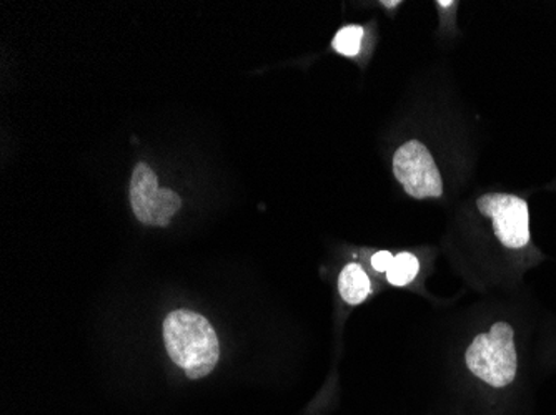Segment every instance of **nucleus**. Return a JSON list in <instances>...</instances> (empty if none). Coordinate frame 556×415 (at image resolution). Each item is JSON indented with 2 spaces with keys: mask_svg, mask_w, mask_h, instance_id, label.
Returning <instances> with one entry per match:
<instances>
[{
  "mask_svg": "<svg viewBox=\"0 0 556 415\" xmlns=\"http://www.w3.org/2000/svg\"><path fill=\"white\" fill-rule=\"evenodd\" d=\"M164 342L172 361L189 379L208 376L220 358L218 337L212 324L187 309L165 317Z\"/></svg>",
  "mask_w": 556,
  "mask_h": 415,
  "instance_id": "obj_1",
  "label": "nucleus"
},
{
  "mask_svg": "<svg viewBox=\"0 0 556 415\" xmlns=\"http://www.w3.org/2000/svg\"><path fill=\"white\" fill-rule=\"evenodd\" d=\"M465 362L470 373L486 386L502 391L517 380L518 351L511 324L500 321L489 333L478 334L468 346Z\"/></svg>",
  "mask_w": 556,
  "mask_h": 415,
  "instance_id": "obj_2",
  "label": "nucleus"
},
{
  "mask_svg": "<svg viewBox=\"0 0 556 415\" xmlns=\"http://www.w3.org/2000/svg\"><path fill=\"white\" fill-rule=\"evenodd\" d=\"M477 206L483 217L492 220L493 233L502 246L511 251L530 246V211L523 198L508 193H486Z\"/></svg>",
  "mask_w": 556,
  "mask_h": 415,
  "instance_id": "obj_3",
  "label": "nucleus"
},
{
  "mask_svg": "<svg viewBox=\"0 0 556 415\" xmlns=\"http://www.w3.org/2000/svg\"><path fill=\"white\" fill-rule=\"evenodd\" d=\"M393 173L412 198H439L443 193L442 174L432 153L418 140L403 143L393 157Z\"/></svg>",
  "mask_w": 556,
  "mask_h": 415,
  "instance_id": "obj_4",
  "label": "nucleus"
},
{
  "mask_svg": "<svg viewBox=\"0 0 556 415\" xmlns=\"http://www.w3.org/2000/svg\"><path fill=\"white\" fill-rule=\"evenodd\" d=\"M130 203L137 220L149 226H167L182 206L177 193L159 189L157 174L146 164L137 165L134 170Z\"/></svg>",
  "mask_w": 556,
  "mask_h": 415,
  "instance_id": "obj_5",
  "label": "nucleus"
},
{
  "mask_svg": "<svg viewBox=\"0 0 556 415\" xmlns=\"http://www.w3.org/2000/svg\"><path fill=\"white\" fill-rule=\"evenodd\" d=\"M339 291L343 301L357 306L370 296V277L365 273L364 268L357 263H350L343 268L339 277Z\"/></svg>",
  "mask_w": 556,
  "mask_h": 415,
  "instance_id": "obj_6",
  "label": "nucleus"
},
{
  "mask_svg": "<svg viewBox=\"0 0 556 415\" xmlns=\"http://www.w3.org/2000/svg\"><path fill=\"white\" fill-rule=\"evenodd\" d=\"M420 271L418 258L412 252H400L393 258L392 267L387 271V280L393 286H407Z\"/></svg>",
  "mask_w": 556,
  "mask_h": 415,
  "instance_id": "obj_7",
  "label": "nucleus"
},
{
  "mask_svg": "<svg viewBox=\"0 0 556 415\" xmlns=\"http://www.w3.org/2000/svg\"><path fill=\"white\" fill-rule=\"evenodd\" d=\"M364 29L361 25H346L337 33L333 39V49L345 57H355L361 52Z\"/></svg>",
  "mask_w": 556,
  "mask_h": 415,
  "instance_id": "obj_8",
  "label": "nucleus"
},
{
  "mask_svg": "<svg viewBox=\"0 0 556 415\" xmlns=\"http://www.w3.org/2000/svg\"><path fill=\"white\" fill-rule=\"evenodd\" d=\"M393 258H395V256L390 251L375 252V255L371 256V267H374V270L378 271V273H387L390 267H392Z\"/></svg>",
  "mask_w": 556,
  "mask_h": 415,
  "instance_id": "obj_9",
  "label": "nucleus"
},
{
  "mask_svg": "<svg viewBox=\"0 0 556 415\" xmlns=\"http://www.w3.org/2000/svg\"><path fill=\"white\" fill-rule=\"evenodd\" d=\"M399 4L400 2H383V5H387V8H395Z\"/></svg>",
  "mask_w": 556,
  "mask_h": 415,
  "instance_id": "obj_10",
  "label": "nucleus"
},
{
  "mask_svg": "<svg viewBox=\"0 0 556 415\" xmlns=\"http://www.w3.org/2000/svg\"><path fill=\"white\" fill-rule=\"evenodd\" d=\"M439 5H442V8H450V5H453V2H443V0H440Z\"/></svg>",
  "mask_w": 556,
  "mask_h": 415,
  "instance_id": "obj_11",
  "label": "nucleus"
}]
</instances>
